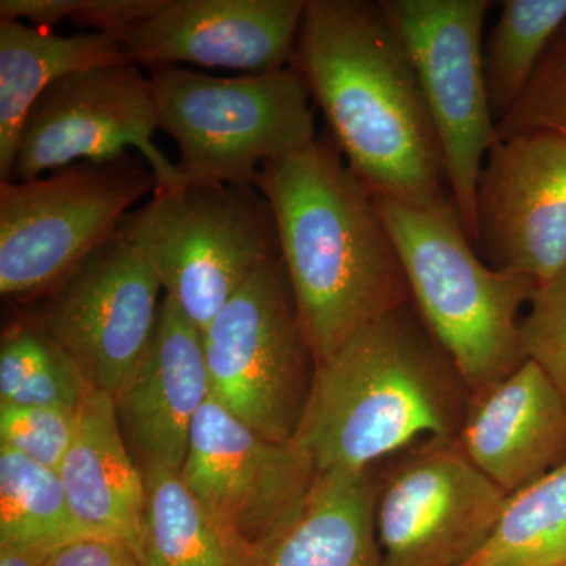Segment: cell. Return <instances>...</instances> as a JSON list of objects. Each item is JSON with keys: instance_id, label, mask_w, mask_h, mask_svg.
Segmentation results:
<instances>
[{"instance_id": "obj_23", "label": "cell", "mask_w": 566, "mask_h": 566, "mask_svg": "<svg viewBox=\"0 0 566 566\" xmlns=\"http://www.w3.org/2000/svg\"><path fill=\"white\" fill-rule=\"evenodd\" d=\"M460 566H566V463L509 495L485 543Z\"/></svg>"}, {"instance_id": "obj_13", "label": "cell", "mask_w": 566, "mask_h": 566, "mask_svg": "<svg viewBox=\"0 0 566 566\" xmlns=\"http://www.w3.org/2000/svg\"><path fill=\"white\" fill-rule=\"evenodd\" d=\"M475 249L491 268L538 285L566 271V137L547 132L499 139L475 197Z\"/></svg>"}, {"instance_id": "obj_29", "label": "cell", "mask_w": 566, "mask_h": 566, "mask_svg": "<svg viewBox=\"0 0 566 566\" xmlns=\"http://www.w3.org/2000/svg\"><path fill=\"white\" fill-rule=\"evenodd\" d=\"M521 345L526 360L538 365L566 398V271L536 286L521 319Z\"/></svg>"}, {"instance_id": "obj_14", "label": "cell", "mask_w": 566, "mask_h": 566, "mask_svg": "<svg viewBox=\"0 0 566 566\" xmlns=\"http://www.w3.org/2000/svg\"><path fill=\"white\" fill-rule=\"evenodd\" d=\"M180 475L212 515L264 551L311 490L316 469L293 441L264 438L211 395L193 420Z\"/></svg>"}, {"instance_id": "obj_26", "label": "cell", "mask_w": 566, "mask_h": 566, "mask_svg": "<svg viewBox=\"0 0 566 566\" xmlns=\"http://www.w3.org/2000/svg\"><path fill=\"white\" fill-rule=\"evenodd\" d=\"M499 139L534 132L566 137V21L513 109L497 123Z\"/></svg>"}, {"instance_id": "obj_3", "label": "cell", "mask_w": 566, "mask_h": 566, "mask_svg": "<svg viewBox=\"0 0 566 566\" xmlns=\"http://www.w3.org/2000/svg\"><path fill=\"white\" fill-rule=\"evenodd\" d=\"M464 392L455 367L408 305L316 363L293 442L316 474L370 471L406 447L458 438Z\"/></svg>"}, {"instance_id": "obj_2", "label": "cell", "mask_w": 566, "mask_h": 566, "mask_svg": "<svg viewBox=\"0 0 566 566\" xmlns=\"http://www.w3.org/2000/svg\"><path fill=\"white\" fill-rule=\"evenodd\" d=\"M315 363L367 324L412 305L374 196L329 136L264 164L255 180Z\"/></svg>"}, {"instance_id": "obj_17", "label": "cell", "mask_w": 566, "mask_h": 566, "mask_svg": "<svg viewBox=\"0 0 566 566\" xmlns=\"http://www.w3.org/2000/svg\"><path fill=\"white\" fill-rule=\"evenodd\" d=\"M458 441L512 495L566 463V398L532 360L468 397Z\"/></svg>"}, {"instance_id": "obj_27", "label": "cell", "mask_w": 566, "mask_h": 566, "mask_svg": "<svg viewBox=\"0 0 566 566\" xmlns=\"http://www.w3.org/2000/svg\"><path fill=\"white\" fill-rule=\"evenodd\" d=\"M76 411L63 406L0 405V446L59 472L74 438Z\"/></svg>"}, {"instance_id": "obj_24", "label": "cell", "mask_w": 566, "mask_h": 566, "mask_svg": "<svg viewBox=\"0 0 566 566\" xmlns=\"http://www.w3.org/2000/svg\"><path fill=\"white\" fill-rule=\"evenodd\" d=\"M566 21V0H505L483 43V71L497 123L534 77L551 41Z\"/></svg>"}, {"instance_id": "obj_6", "label": "cell", "mask_w": 566, "mask_h": 566, "mask_svg": "<svg viewBox=\"0 0 566 566\" xmlns=\"http://www.w3.org/2000/svg\"><path fill=\"white\" fill-rule=\"evenodd\" d=\"M118 232L202 333L262 264L281 256L273 211L255 186L155 191Z\"/></svg>"}, {"instance_id": "obj_5", "label": "cell", "mask_w": 566, "mask_h": 566, "mask_svg": "<svg viewBox=\"0 0 566 566\" xmlns=\"http://www.w3.org/2000/svg\"><path fill=\"white\" fill-rule=\"evenodd\" d=\"M148 77L159 129L180 153L185 186H255L264 164L318 137L311 92L293 66L238 77L155 66Z\"/></svg>"}, {"instance_id": "obj_8", "label": "cell", "mask_w": 566, "mask_h": 566, "mask_svg": "<svg viewBox=\"0 0 566 566\" xmlns=\"http://www.w3.org/2000/svg\"><path fill=\"white\" fill-rule=\"evenodd\" d=\"M202 334L212 397L264 438L292 442L316 363L281 256L262 264Z\"/></svg>"}, {"instance_id": "obj_20", "label": "cell", "mask_w": 566, "mask_h": 566, "mask_svg": "<svg viewBox=\"0 0 566 566\" xmlns=\"http://www.w3.org/2000/svg\"><path fill=\"white\" fill-rule=\"evenodd\" d=\"M128 62L120 41L109 33L62 36L0 20V182L11 181L25 118L55 81L92 66Z\"/></svg>"}, {"instance_id": "obj_16", "label": "cell", "mask_w": 566, "mask_h": 566, "mask_svg": "<svg viewBox=\"0 0 566 566\" xmlns=\"http://www.w3.org/2000/svg\"><path fill=\"white\" fill-rule=\"evenodd\" d=\"M210 397L202 331L164 296L150 348L114 395L123 438L144 474L181 472L193 420Z\"/></svg>"}, {"instance_id": "obj_9", "label": "cell", "mask_w": 566, "mask_h": 566, "mask_svg": "<svg viewBox=\"0 0 566 566\" xmlns=\"http://www.w3.org/2000/svg\"><path fill=\"white\" fill-rule=\"evenodd\" d=\"M379 6L415 65L441 144L450 193L474 244L476 182L499 140L483 71V28L494 3L379 0Z\"/></svg>"}, {"instance_id": "obj_7", "label": "cell", "mask_w": 566, "mask_h": 566, "mask_svg": "<svg viewBox=\"0 0 566 566\" xmlns=\"http://www.w3.org/2000/svg\"><path fill=\"white\" fill-rule=\"evenodd\" d=\"M158 189L144 158L80 163L31 181L0 182V293L43 296L120 229Z\"/></svg>"}, {"instance_id": "obj_22", "label": "cell", "mask_w": 566, "mask_h": 566, "mask_svg": "<svg viewBox=\"0 0 566 566\" xmlns=\"http://www.w3.org/2000/svg\"><path fill=\"white\" fill-rule=\"evenodd\" d=\"M88 535L57 471L0 446V546L51 554Z\"/></svg>"}, {"instance_id": "obj_12", "label": "cell", "mask_w": 566, "mask_h": 566, "mask_svg": "<svg viewBox=\"0 0 566 566\" xmlns=\"http://www.w3.org/2000/svg\"><path fill=\"white\" fill-rule=\"evenodd\" d=\"M509 494L458 438L430 439L392 469L376 495L386 566H460L485 543Z\"/></svg>"}, {"instance_id": "obj_4", "label": "cell", "mask_w": 566, "mask_h": 566, "mask_svg": "<svg viewBox=\"0 0 566 566\" xmlns=\"http://www.w3.org/2000/svg\"><path fill=\"white\" fill-rule=\"evenodd\" d=\"M374 200L400 256L412 307L469 395L515 374L526 363L520 312L538 283L494 270L479 255L453 197L431 207Z\"/></svg>"}, {"instance_id": "obj_31", "label": "cell", "mask_w": 566, "mask_h": 566, "mask_svg": "<svg viewBox=\"0 0 566 566\" xmlns=\"http://www.w3.org/2000/svg\"><path fill=\"white\" fill-rule=\"evenodd\" d=\"M48 556L41 551L0 546V566H43Z\"/></svg>"}, {"instance_id": "obj_28", "label": "cell", "mask_w": 566, "mask_h": 566, "mask_svg": "<svg viewBox=\"0 0 566 566\" xmlns=\"http://www.w3.org/2000/svg\"><path fill=\"white\" fill-rule=\"evenodd\" d=\"M156 0H2L0 20L31 21L35 28L51 29L70 21L77 28L115 36L151 10Z\"/></svg>"}, {"instance_id": "obj_11", "label": "cell", "mask_w": 566, "mask_h": 566, "mask_svg": "<svg viewBox=\"0 0 566 566\" xmlns=\"http://www.w3.org/2000/svg\"><path fill=\"white\" fill-rule=\"evenodd\" d=\"M163 286L120 232L54 289L35 315L76 365L85 385L115 395L150 348Z\"/></svg>"}, {"instance_id": "obj_21", "label": "cell", "mask_w": 566, "mask_h": 566, "mask_svg": "<svg viewBox=\"0 0 566 566\" xmlns=\"http://www.w3.org/2000/svg\"><path fill=\"white\" fill-rule=\"evenodd\" d=\"M145 566H263L264 551L212 515L180 472H145Z\"/></svg>"}, {"instance_id": "obj_15", "label": "cell", "mask_w": 566, "mask_h": 566, "mask_svg": "<svg viewBox=\"0 0 566 566\" xmlns=\"http://www.w3.org/2000/svg\"><path fill=\"white\" fill-rule=\"evenodd\" d=\"M307 0H156L115 35L145 69L180 66L275 73L292 66Z\"/></svg>"}, {"instance_id": "obj_10", "label": "cell", "mask_w": 566, "mask_h": 566, "mask_svg": "<svg viewBox=\"0 0 566 566\" xmlns=\"http://www.w3.org/2000/svg\"><path fill=\"white\" fill-rule=\"evenodd\" d=\"M158 115L150 77L136 63L92 66L55 81L33 104L18 142L11 181H31L80 163L109 161L136 148L158 181L185 186L153 137Z\"/></svg>"}, {"instance_id": "obj_19", "label": "cell", "mask_w": 566, "mask_h": 566, "mask_svg": "<svg viewBox=\"0 0 566 566\" xmlns=\"http://www.w3.org/2000/svg\"><path fill=\"white\" fill-rule=\"evenodd\" d=\"M370 471L316 474L311 490L264 546L263 566H386Z\"/></svg>"}, {"instance_id": "obj_18", "label": "cell", "mask_w": 566, "mask_h": 566, "mask_svg": "<svg viewBox=\"0 0 566 566\" xmlns=\"http://www.w3.org/2000/svg\"><path fill=\"white\" fill-rule=\"evenodd\" d=\"M59 475L88 535L125 539L144 558L147 483L123 438L114 395L85 385Z\"/></svg>"}, {"instance_id": "obj_1", "label": "cell", "mask_w": 566, "mask_h": 566, "mask_svg": "<svg viewBox=\"0 0 566 566\" xmlns=\"http://www.w3.org/2000/svg\"><path fill=\"white\" fill-rule=\"evenodd\" d=\"M292 66L371 196L412 207L452 197L415 65L379 2L307 0Z\"/></svg>"}, {"instance_id": "obj_25", "label": "cell", "mask_w": 566, "mask_h": 566, "mask_svg": "<svg viewBox=\"0 0 566 566\" xmlns=\"http://www.w3.org/2000/svg\"><path fill=\"white\" fill-rule=\"evenodd\" d=\"M85 382L35 316L11 323L0 344V405L76 409Z\"/></svg>"}, {"instance_id": "obj_30", "label": "cell", "mask_w": 566, "mask_h": 566, "mask_svg": "<svg viewBox=\"0 0 566 566\" xmlns=\"http://www.w3.org/2000/svg\"><path fill=\"white\" fill-rule=\"evenodd\" d=\"M43 566H145L129 543L115 536H84L59 547Z\"/></svg>"}]
</instances>
